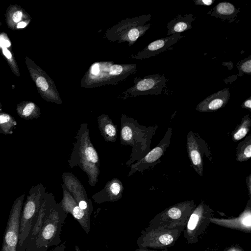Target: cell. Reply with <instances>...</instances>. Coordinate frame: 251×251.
Returning a JSON list of instances; mask_svg holds the SVG:
<instances>
[{
    "instance_id": "obj_1",
    "label": "cell",
    "mask_w": 251,
    "mask_h": 251,
    "mask_svg": "<svg viewBox=\"0 0 251 251\" xmlns=\"http://www.w3.org/2000/svg\"><path fill=\"white\" fill-rule=\"evenodd\" d=\"M75 138L69 166L71 168L79 167L87 175L89 185L95 186L100 173V159L91 141L87 123L81 124Z\"/></svg>"
},
{
    "instance_id": "obj_2",
    "label": "cell",
    "mask_w": 251,
    "mask_h": 251,
    "mask_svg": "<svg viewBox=\"0 0 251 251\" xmlns=\"http://www.w3.org/2000/svg\"><path fill=\"white\" fill-rule=\"evenodd\" d=\"M137 72L134 63H120L113 61H97L92 63L80 80V86L94 88L108 85H117L125 81Z\"/></svg>"
},
{
    "instance_id": "obj_3",
    "label": "cell",
    "mask_w": 251,
    "mask_h": 251,
    "mask_svg": "<svg viewBox=\"0 0 251 251\" xmlns=\"http://www.w3.org/2000/svg\"><path fill=\"white\" fill-rule=\"evenodd\" d=\"M154 131L153 127L141 126L133 118L122 114L120 143L131 147L130 158L126 163L127 167L141 159L150 151Z\"/></svg>"
},
{
    "instance_id": "obj_4",
    "label": "cell",
    "mask_w": 251,
    "mask_h": 251,
    "mask_svg": "<svg viewBox=\"0 0 251 251\" xmlns=\"http://www.w3.org/2000/svg\"><path fill=\"white\" fill-rule=\"evenodd\" d=\"M67 213L60 202H56L47 215L39 233L32 245L26 251H47L61 243L60 233Z\"/></svg>"
},
{
    "instance_id": "obj_5",
    "label": "cell",
    "mask_w": 251,
    "mask_h": 251,
    "mask_svg": "<svg viewBox=\"0 0 251 251\" xmlns=\"http://www.w3.org/2000/svg\"><path fill=\"white\" fill-rule=\"evenodd\" d=\"M151 17V14L142 15L123 19L108 28L103 38L110 43L126 42L130 47L149 29L151 24L147 23Z\"/></svg>"
},
{
    "instance_id": "obj_6",
    "label": "cell",
    "mask_w": 251,
    "mask_h": 251,
    "mask_svg": "<svg viewBox=\"0 0 251 251\" xmlns=\"http://www.w3.org/2000/svg\"><path fill=\"white\" fill-rule=\"evenodd\" d=\"M46 188L39 183L32 186L23 204L20 221L19 242L16 251H25L27 239L36 222Z\"/></svg>"
},
{
    "instance_id": "obj_7",
    "label": "cell",
    "mask_w": 251,
    "mask_h": 251,
    "mask_svg": "<svg viewBox=\"0 0 251 251\" xmlns=\"http://www.w3.org/2000/svg\"><path fill=\"white\" fill-rule=\"evenodd\" d=\"M166 81L164 75L158 74L150 75L143 78L136 76L133 79L134 85L123 92L118 98L126 100L138 96L158 95L165 88Z\"/></svg>"
},
{
    "instance_id": "obj_8",
    "label": "cell",
    "mask_w": 251,
    "mask_h": 251,
    "mask_svg": "<svg viewBox=\"0 0 251 251\" xmlns=\"http://www.w3.org/2000/svg\"><path fill=\"white\" fill-rule=\"evenodd\" d=\"M25 196L23 194L13 202L3 234L1 251H16Z\"/></svg>"
},
{
    "instance_id": "obj_9",
    "label": "cell",
    "mask_w": 251,
    "mask_h": 251,
    "mask_svg": "<svg viewBox=\"0 0 251 251\" xmlns=\"http://www.w3.org/2000/svg\"><path fill=\"white\" fill-rule=\"evenodd\" d=\"M172 132V129L169 128L165 136L156 147L150 151L141 159L132 164L129 166L130 170L127 176H131L136 172H143L156 164L170 144Z\"/></svg>"
},
{
    "instance_id": "obj_10",
    "label": "cell",
    "mask_w": 251,
    "mask_h": 251,
    "mask_svg": "<svg viewBox=\"0 0 251 251\" xmlns=\"http://www.w3.org/2000/svg\"><path fill=\"white\" fill-rule=\"evenodd\" d=\"M62 180L63 184L80 209L90 215L93 210L92 201L87 197L85 189L80 181L73 174L67 172L63 174Z\"/></svg>"
},
{
    "instance_id": "obj_11",
    "label": "cell",
    "mask_w": 251,
    "mask_h": 251,
    "mask_svg": "<svg viewBox=\"0 0 251 251\" xmlns=\"http://www.w3.org/2000/svg\"><path fill=\"white\" fill-rule=\"evenodd\" d=\"M183 37L180 33H176L157 39L150 43L137 54L131 55L129 58L141 60L154 56L162 52L172 49L171 47Z\"/></svg>"
},
{
    "instance_id": "obj_12",
    "label": "cell",
    "mask_w": 251,
    "mask_h": 251,
    "mask_svg": "<svg viewBox=\"0 0 251 251\" xmlns=\"http://www.w3.org/2000/svg\"><path fill=\"white\" fill-rule=\"evenodd\" d=\"M204 142L190 131L187 136V150L189 159L195 170L202 176L203 170V157L205 151L204 149Z\"/></svg>"
},
{
    "instance_id": "obj_13",
    "label": "cell",
    "mask_w": 251,
    "mask_h": 251,
    "mask_svg": "<svg viewBox=\"0 0 251 251\" xmlns=\"http://www.w3.org/2000/svg\"><path fill=\"white\" fill-rule=\"evenodd\" d=\"M63 198L60 201L63 210L67 213H70L78 222L81 227L86 233L90 230V216L85 211L81 209L74 197L67 190L63 184Z\"/></svg>"
},
{
    "instance_id": "obj_14",
    "label": "cell",
    "mask_w": 251,
    "mask_h": 251,
    "mask_svg": "<svg viewBox=\"0 0 251 251\" xmlns=\"http://www.w3.org/2000/svg\"><path fill=\"white\" fill-rule=\"evenodd\" d=\"M56 202L54 195L51 193L46 191L42 200L36 222L27 238L25 251L32 245L39 233L47 215Z\"/></svg>"
},
{
    "instance_id": "obj_15",
    "label": "cell",
    "mask_w": 251,
    "mask_h": 251,
    "mask_svg": "<svg viewBox=\"0 0 251 251\" xmlns=\"http://www.w3.org/2000/svg\"><path fill=\"white\" fill-rule=\"evenodd\" d=\"M124 186L118 178L108 181L103 189L92 196V199L97 203L114 202L120 200L123 195Z\"/></svg>"
},
{
    "instance_id": "obj_16",
    "label": "cell",
    "mask_w": 251,
    "mask_h": 251,
    "mask_svg": "<svg viewBox=\"0 0 251 251\" xmlns=\"http://www.w3.org/2000/svg\"><path fill=\"white\" fill-rule=\"evenodd\" d=\"M230 97L228 88H225L214 93L200 102L196 106L201 112H212L223 107L227 103Z\"/></svg>"
},
{
    "instance_id": "obj_17",
    "label": "cell",
    "mask_w": 251,
    "mask_h": 251,
    "mask_svg": "<svg viewBox=\"0 0 251 251\" xmlns=\"http://www.w3.org/2000/svg\"><path fill=\"white\" fill-rule=\"evenodd\" d=\"M174 240V236L169 232L152 231L143 235L137 241L141 247L157 248L170 245Z\"/></svg>"
},
{
    "instance_id": "obj_18",
    "label": "cell",
    "mask_w": 251,
    "mask_h": 251,
    "mask_svg": "<svg viewBox=\"0 0 251 251\" xmlns=\"http://www.w3.org/2000/svg\"><path fill=\"white\" fill-rule=\"evenodd\" d=\"M239 9L230 2H221L210 10L207 14L230 23L236 19Z\"/></svg>"
},
{
    "instance_id": "obj_19",
    "label": "cell",
    "mask_w": 251,
    "mask_h": 251,
    "mask_svg": "<svg viewBox=\"0 0 251 251\" xmlns=\"http://www.w3.org/2000/svg\"><path fill=\"white\" fill-rule=\"evenodd\" d=\"M98 126L101 135L107 142L114 143L117 137V126L108 115L102 114L98 117Z\"/></svg>"
},
{
    "instance_id": "obj_20",
    "label": "cell",
    "mask_w": 251,
    "mask_h": 251,
    "mask_svg": "<svg viewBox=\"0 0 251 251\" xmlns=\"http://www.w3.org/2000/svg\"><path fill=\"white\" fill-rule=\"evenodd\" d=\"M194 20L195 17L193 14L178 15L167 24L168 30L167 35L180 33L191 29L192 23Z\"/></svg>"
},
{
    "instance_id": "obj_21",
    "label": "cell",
    "mask_w": 251,
    "mask_h": 251,
    "mask_svg": "<svg viewBox=\"0 0 251 251\" xmlns=\"http://www.w3.org/2000/svg\"><path fill=\"white\" fill-rule=\"evenodd\" d=\"M212 221L217 224L231 228L235 227L250 230L251 226V211L250 209L247 210L240 217L234 219H212Z\"/></svg>"
},
{
    "instance_id": "obj_22",
    "label": "cell",
    "mask_w": 251,
    "mask_h": 251,
    "mask_svg": "<svg viewBox=\"0 0 251 251\" xmlns=\"http://www.w3.org/2000/svg\"><path fill=\"white\" fill-rule=\"evenodd\" d=\"M18 115L25 120H33L40 117L39 108L33 102H30L17 107Z\"/></svg>"
},
{
    "instance_id": "obj_23",
    "label": "cell",
    "mask_w": 251,
    "mask_h": 251,
    "mask_svg": "<svg viewBox=\"0 0 251 251\" xmlns=\"http://www.w3.org/2000/svg\"><path fill=\"white\" fill-rule=\"evenodd\" d=\"M17 125V122L11 115L0 112V134L5 135L12 134Z\"/></svg>"
},
{
    "instance_id": "obj_24",
    "label": "cell",
    "mask_w": 251,
    "mask_h": 251,
    "mask_svg": "<svg viewBox=\"0 0 251 251\" xmlns=\"http://www.w3.org/2000/svg\"><path fill=\"white\" fill-rule=\"evenodd\" d=\"M236 159L239 162L247 161L251 157V136L249 135L240 143L236 148Z\"/></svg>"
},
{
    "instance_id": "obj_25",
    "label": "cell",
    "mask_w": 251,
    "mask_h": 251,
    "mask_svg": "<svg viewBox=\"0 0 251 251\" xmlns=\"http://www.w3.org/2000/svg\"><path fill=\"white\" fill-rule=\"evenodd\" d=\"M251 126V120L249 115H245L242 119L241 123L232 132V139L234 142L238 141L244 138L248 133Z\"/></svg>"
},
{
    "instance_id": "obj_26",
    "label": "cell",
    "mask_w": 251,
    "mask_h": 251,
    "mask_svg": "<svg viewBox=\"0 0 251 251\" xmlns=\"http://www.w3.org/2000/svg\"><path fill=\"white\" fill-rule=\"evenodd\" d=\"M203 207L200 205L191 215L187 225L189 231H193L197 226L201 216Z\"/></svg>"
},
{
    "instance_id": "obj_27",
    "label": "cell",
    "mask_w": 251,
    "mask_h": 251,
    "mask_svg": "<svg viewBox=\"0 0 251 251\" xmlns=\"http://www.w3.org/2000/svg\"><path fill=\"white\" fill-rule=\"evenodd\" d=\"M239 75L242 76L244 74L250 75L251 73V56L241 60L238 66Z\"/></svg>"
},
{
    "instance_id": "obj_28",
    "label": "cell",
    "mask_w": 251,
    "mask_h": 251,
    "mask_svg": "<svg viewBox=\"0 0 251 251\" xmlns=\"http://www.w3.org/2000/svg\"><path fill=\"white\" fill-rule=\"evenodd\" d=\"M183 203L180 204L179 205L173 206L170 208L167 211L168 216L174 220H176L180 218L182 215V210L181 207Z\"/></svg>"
},
{
    "instance_id": "obj_29",
    "label": "cell",
    "mask_w": 251,
    "mask_h": 251,
    "mask_svg": "<svg viewBox=\"0 0 251 251\" xmlns=\"http://www.w3.org/2000/svg\"><path fill=\"white\" fill-rule=\"evenodd\" d=\"M195 4L199 5L209 6L212 4L214 0H193Z\"/></svg>"
},
{
    "instance_id": "obj_30",
    "label": "cell",
    "mask_w": 251,
    "mask_h": 251,
    "mask_svg": "<svg viewBox=\"0 0 251 251\" xmlns=\"http://www.w3.org/2000/svg\"><path fill=\"white\" fill-rule=\"evenodd\" d=\"M241 107L243 108L248 109L251 111V97L245 100L241 105Z\"/></svg>"
},
{
    "instance_id": "obj_31",
    "label": "cell",
    "mask_w": 251,
    "mask_h": 251,
    "mask_svg": "<svg viewBox=\"0 0 251 251\" xmlns=\"http://www.w3.org/2000/svg\"><path fill=\"white\" fill-rule=\"evenodd\" d=\"M22 16V13L20 11L15 12L12 16V19L15 23L20 22Z\"/></svg>"
},
{
    "instance_id": "obj_32",
    "label": "cell",
    "mask_w": 251,
    "mask_h": 251,
    "mask_svg": "<svg viewBox=\"0 0 251 251\" xmlns=\"http://www.w3.org/2000/svg\"><path fill=\"white\" fill-rule=\"evenodd\" d=\"M66 242H63L60 245L56 246L55 247L53 248L52 250L50 251H66Z\"/></svg>"
},
{
    "instance_id": "obj_33",
    "label": "cell",
    "mask_w": 251,
    "mask_h": 251,
    "mask_svg": "<svg viewBox=\"0 0 251 251\" xmlns=\"http://www.w3.org/2000/svg\"><path fill=\"white\" fill-rule=\"evenodd\" d=\"M10 42L5 39H1L0 40V46H1L2 48H7L10 46Z\"/></svg>"
},
{
    "instance_id": "obj_34",
    "label": "cell",
    "mask_w": 251,
    "mask_h": 251,
    "mask_svg": "<svg viewBox=\"0 0 251 251\" xmlns=\"http://www.w3.org/2000/svg\"><path fill=\"white\" fill-rule=\"evenodd\" d=\"M251 175H250L249 176L246 178V183H247V186H248L249 195L251 194Z\"/></svg>"
},
{
    "instance_id": "obj_35",
    "label": "cell",
    "mask_w": 251,
    "mask_h": 251,
    "mask_svg": "<svg viewBox=\"0 0 251 251\" xmlns=\"http://www.w3.org/2000/svg\"><path fill=\"white\" fill-rule=\"evenodd\" d=\"M3 53L4 55L8 59L11 58V54L10 52L6 49V48H2Z\"/></svg>"
},
{
    "instance_id": "obj_36",
    "label": "cell",
    "mask_w": 251,
    "mask_h": 251,
    "mask_svg": "<svg viewBox=\"0 0 251 251\" xmlns=\"http://www.w3.org/2000/svg\"><path fill=\"white\" fill-rule=\"evenodd\" d=\"M27 25V24L25 23V22H20L19 24H18L17 25V28H24L25 27L26 25Z\"/></svg>"
},
{
    "instance_id": "obj_37",
    "label": "cell",
    "mask_w": 251,
    "mask_h": 251,
    "mask_svg": "<svg viewBox=\"0 0 251 251\" xmlns=\"http://www.w3.org/2000/svg\"><path fill=\"white\" fill-rule=\"evenodd\" d=\"M135 251H150V250H145L143 249H136Z\"/></svg>"
},
{
    "instance_id": "obj_38",
    "label": "cell",
    "mask_w": 251,
    "mask_h": 251,
    "mask_svg": "<svg viewBox=\"0 0 251 251\" xmlns=\"http://www.w3.org/2000/svg\"><path fill=\"white\" fill-rule=\"evenodd\" d=\"M75 251H80L78 246H75Z\"/></svg>"
},
{
    "instance_id": "obj_39",
    "label": "cell",
    "mask_w": 251,
    "mask_h": 251,
    "mask_svg": "<svg viewBox=\"0 0 251 251\" xmlns=\"http://www.w3.org/2000/svg\"><path fill=\"white\" fill-rule=\"evenodd\" d=\"M229 251H236L235 250H230Z\"/></svg>"
}]
</instances>
